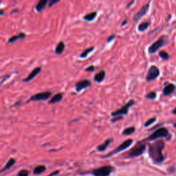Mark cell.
<instances>
[{
  "mask_svg": "<svg viewBox=\"0 0 176 176\" xmlns=\"http://www.w3.org/2000/svg\"><path fill=\"white\" fill-rule=\"evenodd\" d=\"M164 148V143L163 141H157L149 145V153L154 162L160 163L164 160V156L162 153Z\"/></svg>",
  "mask_w": 176,
  "mask_h": 176,
  "instance_id": "cell-1",
  "label": "cell"
},
{
  "mask_svg": "<svg viewBox=\"0 0 176 176\" xmlns=\"http://www.w3.org/2000/svg\"><path fill=\"white\" fill-rule=\"evenodd\" d=\"M167 36H160L158 40L153 43L151 46L148 47V52L150 54L156 53L157 50L163 47L167 43Z\"/></svg>",
  "mask_w": 176,
  "mask_h": 176,
  "instance_id": "cell-2",
  "label": "cell"
},
{
  "mask_svg": "<svg viewBox=\"0 0 176 176\" xmlns=\"http://www.w3.org/2000/svg\"><path fill=\"white\" fill-rule=\"evenodd\" d=\"M168 134V130L164 127L160 128V129L156 130L153 132L151 135H150L149 138L146 139V140L148 141H151V140H155L156 139H158L160 138H164L167 137Z\"/></svg>",
  "mask_w": 176,
  "mask_h": 176,
  "instance_id": "cell-3",
  "label": "cell"
},
{
  "mask_svg": "<svg viewBox=\"0 0 176 176\" xmlns=\"http://www.w3.org/2000/svg\"><path fill=\"white\" fill-rule=\"evenodd\" d=\"M132 143H133V140L132 139H127L124 142H123L122 144H120L118 147H117L116 149L113 150L112 152H110L109 154H107L105 157H111L113 155H115V154L118 153L120 151H124V150L127 149V148H129V146L131 145Z\"/></svg>",
  "mask_w": 176,
  "mask_h": 176,
  "instance_id": "cell-4",
  "label": "cell"
},
{
  "mask_svg": "<svg viewBox=\"0 0 176 176\" xmlns=\"http://www.w3.org/2000/svg\"><path fill=\"white\" fill-rule=\"evenodd\" d=\"M134 104H135V101L134 100H130L129 101H128L127 104L123 106V107L120 109L112 112V116H120L122 115H127L129 108L131 107V106H133Z\"/></svg>",
  "mask_w": 176,
  "mask_h": 176,
  "instance_id": "cell-5",
  "label": "cell"
},
{
  "mask_svg": "<svg viewBox=\"0 0 176 176\" xmlns=\"http://www.w3.org/2000/svg\"><path fill=\"white\" fill-rule=\"evenodd\" d=\"M113 168L111 166H103L93 170L92 175L94 176H109Z\"/></svg>",
  "mask_w": 176,
  "mask_h": 176,
  "instance_id": "cell-6",
  "label": "cell"
},
{
  "mask_svg": "<svg viewBox=\"0 0 176 176\" xmlns=\"http://www.w3.org/2000/svg\"><path fill=\"white\" fill-rule=\"evenodd\" d=\"M160 72L159 68L156 65H151L148 70L147 74L146 76V80L148 82L151 81V80L156 79L160 76Z\"/></svg>",
  "mask_w": 176,
  "mask_h": 176,
  "instance_id": "cell-7",
  "label": "cell"
},
{
  "mask_svg": "<svg viewBox=\"0 0 176 176\" xmlns=\"http://www.w3.org/2000/svg\"><path fill=\"white\" fill-rule=\"evenodd\" d=\"M151 0H149L148 3H146V4L143 6L142 8L139 10L138 12L134 14V16L133 17V21L134 22H137L140 20L141 18L144 17L145 14L147 13V12L149 10L150 8V3H151Z\"/></svg>",
  "mask_w": 176,
  "mask_h": 176,
  "instance_id": "cell-8",
  "label": "cell"
},
{
  "mask_svg": "<svg viewBox=\"0 0 176 176\" xmlns=\"http://www.w3.org/2000/svg\"><path fill=\"white\" fill-rule=\"evenodd\" d=\"M51 96V92L50 91H43V92L37 93L31 96L30 98V101H46Z\"/></svg>",
  "mask_w": 176,
  "mask_h": 176,
  "instance_id": "cell-9",
  "label": "cell"
},
{
  "mask_svg": "<svg viewBox=\"0 0 176 176\" xmlns=\"http://www.w3.org/2000/svg\"><path fill=\"white\" fill-rule=\"evenodd\" d=\"M145 149H146V146L145 145H138L136 147L134 148L130 151V153L129 154V157H135L140 156L143 153H144Z\"/></svg>",
  "mask_w": 176,
  "mask_h": 176,
  "instance_id": "cell-10",
  "label": "cell"
},
{
  "mask_svg": "<svg viewBox=\"0 0 176 176\" xmlns=\"http://www.w3.org/2000/svg\"><path fill=\"white\" fill-rule=\"evenodd\" d=\"M91 82L89 80L83 79V80H80V81L77 82L76 83L75 89H76V91L79 92V91H82L84 89H87V88L90 87L91 86Z\"/></svg>",
  "mask_w": 176,
  "mask_h": 176,
  "instance_id": "cell-11",
  "label": "cell"
},
{
  "mask_svg": "<svg viewBox=\"0 0 176 176\" xmlns=\"http://www.w3.org/2000/svg\"><path fill=\"white\" fill-rule=\"evenodd\" d=\"M41 71V67H36L33 70H32V72L30 73V74H28V76L25 78L24 81V82H28L30 81V80H32L33 79H35V77L37 76L40 72Z\"/></svg>",
  "mask_w": 176,
  "mask_h": 176,
  "instance_id": "cell-12",
  "label": "cell"
},
{
  "mask_svg": "<svg viewBox=\"0 0 176 176\" xmlns=\"http://www.w3.org/2000/svg\"><path fill=\"white\" fill-rule=\"evenodd\" d=\"M175 90V85L172 83H168L164 86L163 89V94L164 96H168L174 92Z\"/></svg>",
  "mask_w": 176,
  "mask_h": 176,
  "instance_id": "cell-13",
  "label": "cell"
},
{
  "mask_svg": "<svg viewBox=\"0 0 176 176\" xmlns=\"http://www.w3.org/2000/svg\"><path fill=\"white\" fill-rule=\"evenodd\" d=\"M50 0H39L36 3L35 9L37 12H41V11L46 8L47 4H48Z\"/></svg>",
  "mask_w": 176,
  "mask_h": 176,
  "instance_id": "cell-14",
  "label": "cell"
},
{
  "mask_svg": "<svg viewBox=\"0 0 176 176\" xmlns=\"http://www.w3.org/2000/svg\"><path fill=\"white\" fill-rule=\"evenodd\" d=\"M105 77V72L104 70H101L95 74L94 77V80L97 83H101L103 81Z\"/></svg>",
  "mask_w": 176,
  "mask_h": 176,
  "instance_id": "cell-15",
  "label": "cell"
},
{
  "mask_svg": "<svg viewBox=\"0 0 176 176\" xmlns=\"http://www.w3.org/2000/svg\"><path fill=\"white\" fill-rule=\"evenodd\" d=\"M25 37V33L24 32H19V34L17 35H14L13 36H12V37H10L9 39H8V43H14V42H16L17 41H18V40H20V39H23Z\"/></svg>",
  "mask_w": 176,
  "mask_h": 176,
  "instance_id": "cell-16",
  "label": "cell"
},
{
  "mask_svg": "<svg viewBox=\"0 0 176 176\" xmlns=\"http://www.w3.org/2000/svg\"><path fill=\"white\" fill-rule=\"evenodd\" d=\"M97 14L98 13H97L96 11H94V12H91V13H88V14H85V15L83 17V19L85 20L86 21H88V22L92 21L95 19H96V17L97 16Z\"/></svg>",
  "mask_w": 176,
  "mask_h": 176,
  "instance_id": "cell-17",
  "label": "cell"
},
{
  "mask_svg": "<svg viewBox=\"0 0 176 176\" xmlns=\"http://www.w3.org/2000/svg\"><path fill=\"white\" fill-rule=\"evenodd\" d=\"M151 25V22L150 21H145L142 23L140 24L138 26V30L140 32H145L146 30H147L148 28Z\"/></svg>",
  "mask_w": 176,
  "mask_h": 176,
  "instance_id": "cell-18",
  "label": "cell"
},
{
  "mask_svg": "<svg viewBox=\"0 0 176 176\" xmlns=\"http://www.w3.org/2000/svg\"><path fill=\"white\" fill-rule=\"evenodd\" d=\"M65 47V43L63 41L58 42L56 47H55V53L57 54H61L64 52Z\"/></svg>",
  "mask_w": 176,
  "mask_h": 176,
  "instance_id": "cell-19",
  "label": "cell"
},
{
  "mask_svg": "<svg viewBox=\"0 0 176 176\" xmlns=\"http://www.w3.org/2000/svg\"><path fill=\"white\" fill-rule=\"evenodd\" d=\"M62 99H63V94H62L61 93H58L57 94H55L54 96L52 97V98L50 99L49 103L50 104L57 103V102H60Z\"/></svg>",
  "mask_w": 176,
  "mask_h": 176,
  "instance_id": "cell-20",
  "label": "cell"
},
{
  "mask_svg": "<svg viewBox=\"0 0 176 176\" xmlns=\"http://www.w3.org/2000/svg\"><path fill=\"white\" fill-rule=\"evenodd\" d=\"M112 142V139H107V140H105V142L103 143V144L99 145L97 147V149L99 151H104L108 147V146L111 144Z\"/></svg>",
  "mask_w": 176,
  "mask_h": 176,
  "instance_id": "cell-21",
  "label": "cell"
},
{
  "mask_svg": "<svg viewBox=\"0 0 176 176\" xmlns=\"http://www.w3.org/2000/svg\"><path fill=\"white\" fill-rule=\"evenodd\" d=\"M15 162H16V160H14V158H10L8 162H7V163H6V164L5 165L4 167H3V168H2V169L1 170V171L0 172H3V171H6V170H8V169H9L10 168H11L12 167L13 165L15 164Z\"/></svg>",
  "mask_w": 176,
  "mask_h": 176,
  "instance_id": "cell-22",
  "label": "cell"
},
{
  "mask_svg": "<svg viewBox=\"0 0 176 176\" xmlns=\"http://www.w3.org/2000/svg\"><path fill=\"white\" fill-rule=\"evenodd\" d=\"M46 170V168L43 165H39V166L36 167L35 168V169L33 170V173L35 175H39L42 173L43 172H44Z\"/></svg>",
  "mask_w": 176,
  "mask_h": 176,
  "instance_id": "cell-23",
  "label": "cell"
},
{
  "mask_svg": "<svg viewBox=\"0 0 176 176\" xmlns=\"http://www.w3.org/2000/svg\"><path fill=\"white\" fill-rule=\"evenodd\" d=\"M94 50V47H90L88 48H86L85 50H83V52L80 54V57L81 58H86L90 53H91L92 51Z\"/></svg>",
  "mask_w": 176,
  "mask_h": 176,
  "instance_id": "cell-24",
  "label": "cell"
},
{
  "mask_svg": "<svg viewBox=\"0 0 176 176\" xmlns=\"http://www.w3.org/2000/svg\"><path fill=\"white\" fill-rule=\"evenodd\" d=\"M135 131V129L134 127H127L126 129H124L123 131V135H131L134 133V132Z\"/></svg>",
  "mask_w": 176,
  "mask_h": 176,
  "instance_id": "cell-25",
  "label": "cell"
},
{
  "mask_svg": "<svg viewBox=\"0 0 176 176\" xmlns=\"http://www.w3.org/2000/svg\"><path fill=\"white\" fill-rule=\"evenodd\" d=\"M159 56L160 58H162L163 60H165V61L168 60V58H169V55H168V54L164 50L160 51V52H159Z\"/></svg>",
  "mask_w": 176,
  "mask_h": 176,
  "instance_id": "cell-26",
  "label": "cell"
},
{
  "mask_svg": "<svg viewBox=\"0 0 176 176\" xmlns=\"http://www.w3.org/2000/svg\"><path fill=\"white\" fill-rule=\"evenodd\" d=\"M156 121V117H153V118H149V119L145 123V127H149L150 125H151L152 124H153L154 123H155Z\"/></svg>",
  "mask_w": 176,
  "mask_h": 176,
  "instance_id": "cell-27",
  "label": "cell"
},
{
  "mask_svg": "<svg viewBox=\"0 0 176 176\" xmlns=\"http://www.w3.org/2000/svg\"><path fill=\"white\" fill-rule=\"evenodd\" d=\"M146 98L149 99V100H153L156 98V93L155 91H150L149 93L146 95Z\"/></svg>",
  "mask_w": 176,
  "mask_h": 176,
  "instance_id": "cell-28",
  "label": "cell"
},
{
  "mask_svg": "<svg viewBox=\"0 0 176 176\" xmlns=\"http://www.w3.org/2000/svg\"><path fill=\"white\" fill-rule=\"evenodd\" d=\"M29 172L28 171L25 169L21 170L19 173H18V176H28Z\"/></svg>",
  "mask_w": 176,
  "mask_h": 176,
  "instance_id": "cell-29",
  "label": "cell"
},
{
  "mask_svg": "<svg viewBox=\"0 0 176 176\" xmlns=\"http://www.w3.org/2000/svg\"><path fill=\"white\" fill-rule=\"evenodd\" d=\"M61 1V0H50V2L48 3V7H52L54 5L56 4V3H57L58 2H59Z\"/></svg>",
  "mask_w": 176,
  "mask_h": 176,
  "instance_id": "cell-30",
  "label": "cell"
},
{
  "mask_svg": "<svg viewBox=\"0 0 176 176\" xmlns=\"http://www.w3.org/2000/svg\"><path fill=\"white\" fill-rule=\"evenodd\" d=\"M116 36V34H113V35H110L109 36H108L107 40H106V42H107V43H110L112 41H113V39H115Z\"/></svg>",
  "mask_w": 176,
  "mask_h": 176,
  "instance_id": "cell-31",
  "label": "cell"
},
{
  "mask_svg": "<svg viewBox=\"0 0 176 176\" xmlns=\"http://www.w3.org/2000/svg\"><path fill=\"white\" fill-rule=\"evenodd\" d=\"M94 65H90L89 67H87L86 69H85V71L86 72H92L94 71Z\"/></svg>",
  "mask_w": 176,
  "mask_h": 176,
  "instance_id": "cell-32",
  "label": "cell"
},
{
  "mask_svg": "<svg viewBox=\"0 0 176 176\" xmlns=\"http://www.w3.org/2000/svg\"><path fill=\"white\" fill-rule=\"evenodd\" d=\"M122 119V117L121 116H116L115 118H113L112 120V122H116V121H117V120H121Z\"/></svg>",
  "mask_w": 176,
  "mask_h": 176,
  "instance_id": "cell-33",
  "label": "cell"
},
{
  "mask_svg": "<svg viewBox=\"0 0 176 176\" xmlns=\"http://www.w3.org/2000/svg\"><path fill=\"white\" fill-rule=\"evenodd\" d=\"M134 2H135V0H132L131 2H130L129 3H128L127 4V6H126V8H129V7H131V5L133 4V3H134Z\"/></svg>",
  "mask_w": 176,
  "mask_h": 176,
  "instance_id": "cell-34",
  "label": "cell"
},
{
  "mask_svg": "<svg viewBox=\"0 0 176 176\" xmlns=\"http://www.w3.org/2000/svg\"><path fill=\"white\" fill-rule=\"evenodd\" d=\"M58 173H59V171H54V172H52V173L50 174L49 175H47V176H54V175H57Z\"/></svg>",
  "mask_w": 176,
  "mask_h": 176,
  "instance_id": "cell-35",
  "label": "cell"
},
{
  "mask_svg": "<svg viewBox=\"0 0 176 176\" xmlns=\"http://www.w3.org/2000/svg\"><path fill=\"white\" fill-rule=\"evenodd\" d=\"M3 14H4V11L3 10H0V16H2Z\"/></svg>",
  "mask_w": 176,
  "mask_h": 176,
  "instance_id": "cell-36",
  "label": "cell"
},
{
  "mask_svg": "<svg viewBox=\"0 0 176 176\" xmlns=\"http://www.w3.org/2000/svg\"><path fill=\"white\" fill-rule=\"evenodd\" d=\"M127 20L123 21V24H121V26H123V25H125L127 24Z\"/></svg>",
  "mask_w": 176,
  "mask_h": 176,
  "instance_id": "cell-37",
  "label": "cell"
},
{
  "mask_svg": "<svg viewBox=\"0 0 176 176\" xmlns=\"http://www.w3.org/2000/svg\"><path fill=\"white\" fill-rule=\"evenodd\" d=\"M173 112V114H175V115H176V107L173 110V112Z\"/></svg>",
  "mask_w": 176,
  "mask_h": 176,
  "instance_id": "cell-38",
  "label": "cell"
},
{
  "mask_svg": "<svg viewBox=\"0 0 176 176\" xmlns=\"http://www.w3.org/2000/svg\"><path fill=\"white\" fill-rule=\"evenodd\" d=\"M173 126H174V127H175V128H176V123H174Z\"/></svg>",
  "mask_w": 176,
  "mask_h": 176,
  "instance_id": "cell-39",
  "label": "cell"
},
{
  "mask_svg": "<svg viewBox=\"0 0 176 176\" xmlns=\"http://www.w3.org/2000/svg\"></svg>",
  "mask_w": 176,
  "mask_h": 176,
  "instance_id": "cell-40",
  "label": "cell"
}]
</instances>
